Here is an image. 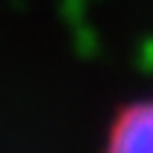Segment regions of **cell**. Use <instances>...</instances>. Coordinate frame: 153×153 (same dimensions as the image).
I'll use <instances>...</instances> for the list:
<instances>
[{
	"instance_id": "6da1fadb",
	"label": "cell",
	"mask_w": 153,
	"mask_h": 153,
	"mask_svg": "<svg viewBox=\"0 0 153 153\" xmlns=\"http://www.w3.org/2000/svg\"><path fill=\"white\" fill-rule=\"evenodd\" d=\"M101 153H153V98L130 101L113 116Z\"/></svg>"
}]
</instances>
